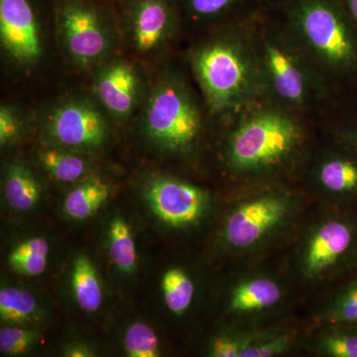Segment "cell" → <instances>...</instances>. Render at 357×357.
<instances>
[{
  "mask_svg": "<svg viewBox=\"0 0 357 357\" xmlns=\"http://www.w3.org/2000/svg\"><path fill=\"white\" fill-rule=\"evenodd\" d=\"M38 158L42 168L59 182H76L88 172L86 160L67 148H46L39 152Z\"/></svg>",
  "mask_w": 357,
  "mask_h": 357,
  "instance_id": "19",
  "label": "cell"
},
{
  "mask_svg": "<svg viewBox=\"0 0 357 357\" xmlns=\"http://www.w3.org/2000/svg\"><path fill=\"white\" fill-rule=\"evenodd\" d=\"M282 298V289L268 278H256L237 286L232 293L230 307L234 312L261 311L275 306Z\"/></svg>",
  "mask_w": 357,
  "mask_h": 357,
  "instance_id": "17",
  "label": "cell"
},
{
  "mask_svg": "<svg viewBox=\"0 0 357 357\" xmlns=\"http://www.w3.org/2000/svg\"><path fill=\"white\" fill-rule=\"evenodd\" d=\"M319 184L338 196L357 195V158L347 154L328 155L319 162L316 171Z\"/></svg>",
  "mask_w": 357,
  "mask_h": 357,
  "instance_id": "15",
  "label": "cell"
},
{
  "mask_svg": "<svg viewBox=\"0 0 357 357\" xmlns=\"http://www.w3.org/2000/svg\"><path fill=\"white\" fill-rule=\"evenodd\" d=\"M145 195L154 215L172 227L198 222L208 204V194L201 188L170 177L150 181Z\"/></svg>",
  "mask_w": 357,
  "mask_h": 357,
  "instance_id": "10",
  "label": "cell"
},
{
  "mask_svg": "<svg viewBox=\"0 0 357 357\" xmlns=\"http://www.w3.org/2000/svg\"><path fill=\"white\" fill-rule=\"evenodd\" d=\"M45 128L56 146L74 151L96 149L109 137V124L102 110L81 98L56 105L47 116Z\"/></svg>",
  "mask_w": 357,
  "mask_h": 357,
  "instance_id": "8",
  "label": "cell"
},
{
  "mask_svg": "<svg viewBox=\"0 0 357 357\" xmlns=\"http://www.w3.org/2000/svg\"><path fill=\"white\" fill-rule=\"evenodd\" d=\"M357 28V0H338Z\"/></svg>",
  "mask_w": 357,
  "mask_h": 357,
  "instance_id": "32",
  "label": "cell"
},
{
  "mask_svg": "<svg viewBox=\"0 0 357 357\" xmlns=\"http://www.w3.org/2000/svg\"><path fill=\"white\" fill-rule=\"evenodd\" d=\"M26 114L13 105L0 107V144L2 147L15 144L22 138L26 128Z\"/></svg>",
  "mask_w": 357,
  "mask_h": 357,
  "instance_id": "26",
  "label": "cell"
},
{
  "mask_svg": "<svg viewBox=\"0 0 357 357\" xmlns=\"http://www.w3.org/2000/svg\"><path fill=\"white\" fill-rule=\"evenodd\" d=\"M162 291L167 307L174 314H182L194 298V282L184 270L172 268L163 275Z\"/></svg>",
  "mask_w": 357,
  "mask_h": 357,
  "instance_id": "23",
  "label": "cell"
},
{
  "mask_svg": "<svg viewBox=\"0 0 357 357\" xmlns=\"http://www.w3.org/2000/svg\"><path fill=\"white\" fill-rule=\"evenodd\" d=\"M48 241L42 237H33L20 243L9 256V265L18 274L39 276L48 265Z\"/></svg>",
  "mask_w": 357,
  "mask_h": 357,
  "instance_id": "21",
  "label": "cell"
},
{
  "mask_svg": "<svg viewBox=\"0 0 357 357\" xmlns=\"http://www.w3.org/2000/svg\"><path fill=\"white\" fill-rule=\"evenodd\" d=\"M109 234L112 261L121 271L131 273L136 267L137 253L130 227L122 218H114L110 223Z\"/></svg>",
  "mask_w": 357,
  "mask_h": 357,
  "instance_id": "22",
  "label": "cell"
},
{
  "mask_svg": "<svg viewBox=\"0 0 357 357\" xmlns=\"http://www.w3.org/2000/svg\"><path fill=\"white\" fill-rule=\"evenodd\" d=\"M0 41L6 57L20 69L38 64L41 29L30 0H0Z\"/></svg>",
  "mask_w": 357,
  "mask_h": 357,
  "instance_id": "9",
  "label": "cell"
},
{
  "mask_svg": "<svg viewBox=\"0 0 357 357\" xmlns=\"http://www.w3.org/2000/svg\"><path fill=\"white\" fill-rule=\"evenodd\" d=\"M37 333L17 326H6L0 330V351L7 356H20L31 349Z\"/></svg>",
  "mask_w": 357,
  "mask_h": 357,
  "instance_id": "27",
  "label": "cell"
},
{
  "mask_svg": "<svg viewBox=\"0 0 357 357\" xmlns=\"http://www.w3.org/2000/svg\"><path fill=\"white\" fill-rule=\"evenodd\" d=\"M287 29L259 22L250 36L264 95L283 109L299 112L323 98V75Z\"/></svg>",
  "mask_w": 357,
  "mask_h": 357,
  "instance_id": "3",
  "label": "cell"
},
{
  "mask_svg": "<svg viewBox=\"0 0 357 357\" xmlns=\"http://www.w3.org/2000/svg\"><path fill=\"white\" fill-rule=\"evenodd\" d=\"M72 287L77 305L84 312H95L102 305V284L93 263L86 256H79L74 263Z\"/></svg>",
  "mask_w": 357,
  "mask_h": 357,
  "instance_id": "18",
  "label": "cell"
},
{
  "mask_svg": "<svg viewBox=\"0 0 357 357\" xmlns=\"http://www.w3.org/2000/svg\"><path fill=\"white\" fill-rule=\"evenodd\" d=\"M246 342L231 337H218L211 345V354L213 357H241Z\"/></svg>",
  "mask_w": 357,
  "mask_h": 357,
  "instance_id": "31",
  "label": "cell"
},
{
  "mask_svg": "<svg viewBox=\"0 0 357 357\" xmlns=\"http://www.w3.org/2000/svg\"><path fill=\"white\" fill-rule=\"evenodd\" d=\"M229 28L199 44L190 56L195 77L213 114L244 112L264 95L250 34Z\"/></svg>",
  "mask_w": 357,
  "mask_h": 357,
  "instance_id": "1",
  "label": "cell"
},
{
  "mask_svg": "<svg viewBox=\"0 0 357 357\" xmlns=\"http://www.w3.org/2000/svg\"><path fill=\"white\" fill-rule=\"evenodd\" d=\"M181 15L197 23L218 22L261 10L272 0H174Z\"/></svg>",
  "mask_w": 357,
  "mask_h": 357,
  "instance_id": "14",
  "label": "cell"
},
{
  "mask_svg": "<svg viewBox=\"0 0 357 357\" xmlns=\"http://www.w3.org/2000/svg\"><path fill=\"white\" fill-rule=\"evenodd\" d=\"M68 356L72 357H86L91 356V352L83 347H74L67 352Z\"/></svg>",
  "mask_w": 357,
  "mask_h": 357,
  "instance_id": "33",
  "label": "cell"
},
{
  "mask_svg": "<svg viewBox=\"0 0 357 357\" xmlns=\"http://www.w3.org/2000/svg\"><path fill=\"white\" fill-rule=\"evenodd\" d=\"M347 140L349 141V144L356 149L357 152V126L356 128L351 129L345 136Z\"/></svg>",
  "mask_w": 357,
  "mask_h": 357,
  "instance_id": "34",
  "label": "cell"
},
{
  "mask_svg": "<svg viewBox=\"0 0 357 357\" xmlns=\"http://www.w3.org/2000/svg\"><path fill=\"white\" fill-rule=\"evenodd\" d=\"M335 314L344 323L357 325V283L342 294L338 301Z\"/></svg>",
  "mask_w": 357,
  "mask_h": 357,
  "instance_id": "30",
  "label": "cell"
},
{
  "mask_svg": "<svg viewBox=\"0 0 357 357\" xmlns=\"http://www.w3.org/2000/svg\"><path fill=\"white\" fill-rule=\"evenodd\" d=\"M181 16L174 0H123L121 31L136 53L155 57L172 45Z\"/></svg>",
  "mask_w": 357,
  "mask_h": 357,
  "instance_id": "7",
  "label": "cell"
},
{
  "mask_svg": "<svg viewBox=\"0 0 357 357\" xmlns=\"http://www.w3.org/2000/svg\"><path fill=\"white\" fill-rule=\"evenodd\" d=\"M288 211V199L279 195L251 199L230 215L225 225V239L234 248H251L278 227Z\"/></svg>",
  "mask_w": 357,
  "mask_h": 357,
  "instance_id": "12",
  "label": "cell"
},
{
  "mask_svg": "<svg viewBox=\"0 0 357 357\" xmlns=\"http://www.w3.org/2000/svg\"><path fill=\"white\" fill-rule=\"evenodd\" d=\"M109 195V185L102 181H89L77 185L66 197V213L74 220H86L107 203Z\"/></svg>",
  "mask_w": 357,
  "mask_h": 357,
  "instance_id": "20",
  "label": "cell"
},
{
  "mask_svg": "<svg viewBox=\"0 0 357 357\" xmlns=\"http://www.w3.org/2000/svg\"><path fill=\"white\" fill-rule=\"evenodd\" d=\"M289 337L286 335L271 338L256 344H246L241 357H270L280 354L287 349Z\"/></svg>",
  "mask_w": 357,
  "mask_h": 357,
  "instance_id": "29",
  "label": "cell"
},
{
  "mask_svg": "<svg viewBox=\"0 0 357 357\" xmlns=\"http://www.w3.org/2000/svg\"><path fill=\"white\" fill-rule=\"evenodd\" d=\"M356 227L345 220H330L319 225L305 250L304 270L317 276L344 261L356 250Z\"/></svg>",
  "mask_w": 357,
  "mask_h": 357,
  "instance_id": "13",
  "label": "cell"
},
{
  "mask_svg": "<svg viewBox=\"0 0 357 357\" xmlns=\"http://www.w3.org/2000/svg\"><path fill=\"white\" fill-rule=\"evenodd\" d=\"M286 27L323 74L357 70V28L338 0H274Z\"/></svg>",
  "mask_w": 357,
  "mask_h": 357,
  "instance_id": "2",
  "label": "cell"
},
{
  "mask_svg": "<svg viewBox=\"0 0 357 357\" xmlns=\"http://www.w3.org/2000/svg\"><path fill=\"white\" fill-rule=\"evenodd\" d=\"M4 196L14 210H32L41 198V187L29 168L21 163L10 164L6 169Z\"/></svg>",
  "mask_w": 357,
  "mask_h": 357,
  "instance_id": "16",
  "label": "cell"
},
{
  "mask_svg": "<svg viewBox=\"0 0 357 357\" xmlns=\"http://www.w3.org/2000/svg\"><path fill=\"white\" fill-rule=\"evenodd\" d=\"M124 351L130 357H158V337L151 326L143 323L131 325L124 335Z\"/></svg>",
  "mask_w": 357,
  "mask_h": 357,
  "instance_id": "25",
  "label": "cell"
},
{
  "mask_svg": "<svg viewBox=\"0 0 357 357\" xmlns=\"http://www.w3.org/2000/svg\"><path fill=\"white\" fill-rule=\"evenodd\" d=\"M229 136L227 160L237 173L273 170L296 153L302 144V126L292 112L279 105L244 112Z\"/></svg>",
  "mask_w": 357,
  "mask_h": 357,
  "instance_id": "4",
  "label": "cell"
},
{
  "mask_svg": "<svg viewBox=\"0 0 357 357\" xmlns=\"http://www.w3.org/2000/svg\"><path fill=\"white\" fill-rule=\"evenodd\" d=\"M202 112L185 79L167 70L157 79L143 110V128L152 142L166 151L183 153L199 139Z\"/></svg>",
  "mask_w": 357,
  "mask_h": 357,
  "instance_id": "5",
  "label": "cell"
},
{
  "mask_svg": "<svg viewBox=\"0 0 357 357\" xmlns=\"http://www.w3.org/2000/svg\"><path fill=\"white\" fill-rule=\"evenodd\" d=\"M36 309L34 296L24 289L6 287L0 291V318L4 323H24L32 318Z\"/></svg>",
  "mask_w": 357,
  "mask_h": 357,
  "instance_id": "24",
  "label": "cell"
},
{
  "mask_svg": "<svg viewBox=\"0 0 357 357\" xmlns=\"http://www.w3.org/2000/svg\"><path fill=\"white\" fill-rule=\"evenodd\" d=\"M93 93L103 109L114 119L132 114L144 96V79L139 68L123 59L102 63L93 81Z\"/></svg>",
  "mask_w": 357,
  "mask_h": 357,
  "instance_id": "11",
  "label": "cell"
},
{
  "mask_svg": "<svg viewBox=\"0 0 357 357\" xmlns=\"http://www.w3.org/2000/svg\"><path fill=\"white\" fill-rule=\"evenodd\" d=\"M56 25L63 51L75 65H100L114 50V26L105 11L89 0H58Z\"/></svg>",
  "mask_w": 357,
  "mask_h": 357,
  "instance_id": "6",
  "label": "cell"
},
{
  "mask_svg": "<svg viewBox=\"0 0 357 357\" xmlns=\"http://www.w3.org/2000/svg\"><path fill=\"white\" fill-rule=\"evenodd\" d=\"M326 354L335 357H357V335L335 333L324 340Z\"/></svg>",
  "mask_w": 357,
  "mask_h": 357,
  "instance_id": "28",
  "label": "cell"
}]
</instances>
